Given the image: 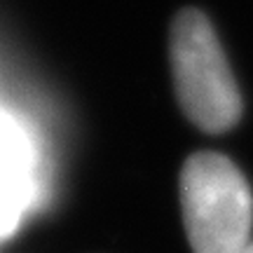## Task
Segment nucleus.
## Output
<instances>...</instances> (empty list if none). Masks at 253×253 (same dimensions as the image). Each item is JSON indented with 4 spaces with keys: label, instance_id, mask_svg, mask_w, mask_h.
I'll return each mask as SVG.
<instances>
[{
    "label": "nucleus",
    "instance_id": "f257e3e1",
    "mask_svg": "<svg viewBox=\"0 0 253 253\" xmlns=\"http://www.w3.org/2000/svg\"><path fill=\"white\" fill-rule=\"evenodd\" d=\"M171 73L183 113L207 134H223L242 118V96L225 52L202 9H181L171 24Z\"/></svg>",
    "mask_w": 253,
    "mask_h": 253
},
{
    "label": "nucleus",
    "instance_id": "f03ea898",
    "mask_svg": "<svg viewBox=\"0 0 253 253\" xmlns=\"http://www.w3.org/2000/svg\"><path fill=\"white\" fill-rule=\"evenodd\" d=\"M181 207L192 253H246L253 195L235 162L192 155L181 171Z\"/></svg>",
    "mask_w": 253,
    "mask_h": 253
},
{
    "label": "nucleus",
    "instance_id": "7ed1b4c3",
    "mask_svg": "<svg viewBox=\"0 0 253 253\" xmlns=\"http://www.w3.org/2000/svg\"><path fill=\"white\" fill-rule=\"evenodd\" d=\"M246 253H253V246H249V249H246Z\"/></svg>",
    "mask_w": 253,
    "mask_h": 253
}]
</instances>
